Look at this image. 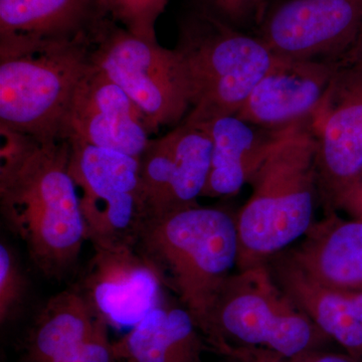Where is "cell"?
<instances>
[{"mask_svg": "<svg viewBox=\"0 0 362 362\" xmlns=\"http://www.w3.org/2000/svg\"><path fill=\"white\" fill-rule=\"evenodd\" d=\"M0 213L45 277L63 279L86 238L68 140L42 142L0 127Z\"/></svg>", "mask_w": 362, "mask_h": 362, "instance_id": "1", "label": "cell"}, {"mask_svg": "<svg viewBox=\"0 0 362 362\" xmlns=\"http://www.w3.org/2000/svg\"><path fill=\"white\" fill-rule=\"evenodd\" d=\"M318 139L311 117L285 126L254 173L250 195L235 216L238 270L265 264L303 238L313 225Z\"/></svg>", "mask_w": 362, "mask_h": 362, "instance_id": "2", "label": "cell"}, {"mask_svg": "<svg viewBox=\"0 0 362 362\" xmlns=\"http://www.w3.org/2000/svg\"><path fill=\"white\" fill-rule=\"evenodd\" d=\"M175 293L199 331L239 258L235 218L223 209L187 207L145 223L135 246Z\"/></svg>", "mask_w": 362, "mask_h": 362, "instance_id": "3", "label": "cell"}, {"mask_svg": "<svg viewBox=\"0 0 362 362\" xmlns=\"http://www.w3.org/2000/svg\"><path fill=\"white\" fill-rule=\"evenodd\" d=\"M94 47L0 42V127L42 142L66 140L74 97L94 66Z\"/></svg>", "mask_w": 362, "mask_h": 362, "instance_id": "4", "label": "cell"}, {"mask_svg": "<svg viewBox=\"0 0 362 362\" xmlns=\"http://www.w3.org/2000/svg\"><path fill=\"white\" fill-rule=\"evenodd\" d=\"M175 49L189 82L192 108L183 120L189 123L237 115L273 59L258 37L197 4L180 21Z\"/></svg>", "mask_w": 362, "mask_h": 362, "instance_id": "5", "label": "cell"}, {"mask_svg": "<svg viewBox=\"0 0 362 362\" xmlns=\"http://www.w3.org/2000/svg\"><path fill=\"white\" fill-rule=\"evenodd\" d=\"M201 332L211 350L256 347L286 356L322 349L330 340L283 291L267 263L230 275Z\"/></svg>", "mask_w": 362, "mask_h": 362, "instance_id": "6", "label": "cell"}, {"mask_svg": "<svg viewBox=\"0 0 362 362\" xmlns=\"http://www.w3.org/2000/svg\"><path fill=\"white\" fill-rule=\"evenodd\" d=\"M70 173L94 247H135L149 209L136 157L70 140Z\"/></svg>", "mask_w": 362, "mask_h": 362, "instance_id": "7", "label": "cell"}, {"mask_svg": "<svg viewBox=\"0 0 362 362\" xmlns=\"http://www.w3.org/2000/svg\"><path fill=\"white\" fill-rule=\"evenodd\" d=\"M93 65L121 88L157 130L180 125L192 108L187 71L175 49L138 37L114 21L99 37Z\"/></svg>", "mask_w": 362, "mask_h": 362, "instance_id": "8", "label": "cell"}, {"mask_svg": "<svg viewBox=\"0 0 362 362\" xmlns=\"http://www.w3.org/2000/svg\"><path fill=\"white\" fill-rule=\"evenodd\" d=\"M318 139L317 188L325 214L362 182V54L338 59L329 87L311 116Z\"/></svg>", "mask_w": 362, "mask_h": 362, "instance_id": "9", "label": "cell"}, {"mask_svg": "<svg viewBox=\"0 0 362 362\" xmlns=\"http://www.w3.org/2000/svg\"><path fill=\"white\" fill-rule=\"evenodd\" d=\"M362 28V0H278L259 16L258 37L275 56L341 59Z\"/></svg>", "mask_w": 362, "mask_h": 362, "instance_id": "10", "label": "cell"}, {"mask_svg": "<svg viewBox=\"0 0 362 362\" xmlns=\"http://www.w3.org/2000/svg\"><path fill=\"white\" fill-rule=\"evenodd\" d=\"M211 150L207 124L182 121L150 140L138 158L149 218L197 204L209 177Z\"/></svg>", "mask_w": 362, "mask_h": 362, "instance_id": "11", "label": "cell"}, {"mask_svg": "<svg viewBox=\"0 0 362 362\" xmlns=\"http://www.w3.org/2000/svg\"><path fill=\"white\" fill-rule=\"evenodd\" d=\"M94 250L77 287L109 326L131 329L165 302L160 275L135 247Z\"/></svg>", "mask_w": 362, "mask_h": 362, "instance_id": "12", "label": "cell"}, {"mask_svg": "<svg viewBox=\"0 0 362 362\" xmlns=\"http://www.w3.org/2000/svg\"><path fill=\"white\" fill-rule=\"evenodd\" d=\"M157 131L134 101L93 66L74 97L66 140L139 158Z\"/></svg>", "mask_w": 362, "mask_h": 362, "instance_id": "13", "label": "cell"}, {"mask_svg": "<svg viewBox=\"0 0 362 362\" xmlns=\"http://www.w3.org/2000/svg\"><path fill=\"white\" fill-rule=\"evenodd\" d=\"M337 62L273 54L268 71L235 116L271 129L309 118L325 96Z\"/></svg>", "mask_w": 362, "mask_h": 362, "instance_id": "14", "label": "cell"}, {"mask_svg": "<svg viewBox=\"0 0 362 362\" xmlns=\"http://www.w3.org/2000/svg\"><path fill=\"white\" fill-rule=\"evenodd\" d=\"M114 21L105 0H0V42L96 45Z\"/></svg>", "mask_w": 362, "mask_h": 362, "instance_id": "15", "label": "cell"}, {"mask_svg": "<svg viewBox=\"0 0 362 362\" xmlns=\"http://www.w3.org/2000/svg\"><path fill=\"white\" fill-rule=\"evenodd\" d=\"M272 275L292 301L330 340L358 361L362 357V291L319 284L281 252L268 262Z\"/></svg>", "mask_w": 362, "mask_h": 362, "instance_id": "16", "label": "cell"}, {"mask_svg": "<svg viewBox=\"0 0 362 362\" xmlns=\"http://www.w3.org/2000/svg\"><path fill=\"white\" fill-rule=\"evenodd\" d=\"M319 284L343 291H362V221L325 214L311 226L303 240L283 251Z\"/></svg>", "mask_w": 362, "mask_h": 362, "instance_id": "17", "label": "cell"}, {"mask_svg": "<svg viewBox=\"0 0 362 362\" xmlns=\"http://www.w3.org/2000/svg\"><path fill=\"white\" fill-rule=\"evenodd\" d=\"M211 133V169L202 197H228L240 192L265 161L283 128H264L226 116L207 124Z\"/></svg>", "mask_w": 362, "mask_h": 362, "instance_id": "18", "label": "cell"}, {"mask_svg": "<svg viewBox=\"0 0 362 362\" xmlns=\"http://www.w3.org/2000/svg\"><path fill=\"white\" fill-rule=\"evenodd\" d=\"M206 349L187 309L166 301L114 341L117 362H202Z\"/></svg>", "mask_w": 362, "mask_h": 362, "instance_id": "19", "label": "cell"}, {"mask_svg": "<svg viewBox=\"0 0 362 362\" xmlns=\"http://www.w3.org/2000/svg\"><path fill=\"white\" fill-rule=\"evenodd\" d=\"M104 319L77 286L52 296L28 327L21 362H52L84 342Z\"/></svg>", "mask_w": 362, "mask_h": 362, "instance_id": "20", "label": "cell"}, {"mask_svg": "<svg viewBox=\"0 0 362 362\" xmlns=\"http://www.w3.org/2000/svg\"><path fill=\"white\" fill-rule=\"evenodd\" d=\"M28 292L25 274L11 247L0 245V324L6 327L16 320L25 306Z\"/></svg>", "mask_w": 362, "mask_h": 362, "instance_id": "21", "label": "cell"}, {"mask_svg": "<svg viewBox=\"0 0 362 362\" xmlns=\"http://www.w3.org/2000/svg\"><path fill=\"white\" fill-rule=\"evenodd\" d=\"M113 20L138 37L157 40L156 25L165 11L160 0H105Z\"/></svg>", "mask_w": 362, "mask_h": 362, "instance_id": "22", "label": "cell"}, {"mask_svg": "<svg viewBox=\"0 0 362 362\" xmlns=\"http://www.w3.org/2000/svg\"><path fill=\"white\" fill-rule=\"evenodd\" d=\"M213 351L226 359L237 362H358L350 356L332 354L323 349L305 352L295 356H286L272 350L256 347H233L220 345Z\"/></svg>", "mask_w": 362, "mask_h": 362, "instance_id": "23", "label": "cell"}, {"mask_svg": "<svg viewBox=\"0 0 362 362\" xmlns=\"http://www.w3.org/2000/svg\"><path fill=\"white\" fill-rule=\"evenodd\" d=\"M52 362H117L114 342L109 338V324L102 321L84 342Z\"/></svg>", "mask_w": 362, "mask_h": 362, "instance_id": "24", "label": "cell"}, {"mask_svg": "<svg viewBox=\"0 0 362 362\" xmlns=\"http://www.w3.org/2000/svg\"><path fill=\"white\" fill-rule=\"evenodd\" d=\"M194 4L235 28L263 11V0H195Z\"/></svg>", "mask_w": 362, "mask_h": 362, "instance_id": "25", "label": "cell"}, {"mask_svg": "<svg viewBox=\"0 0 362 362\" xmlns=\"http://www.w3.org/2000/svg\"><path fill=\"white\" fill-rule=\"evenodd\" d=\"M337 209H342L356 220L362 221V182L345 194Z\"/></svg>", "mask_w": 362, "mask_h": 362, "instance_id": "26", "label": "cell"}, {"mask_svg": "<svg viewBox=\"0 0 362 362\" xmlns=\"http://www.w3.org/2000/svg\"><path fill=\"white\" fill-rule=\"evenodd\" d=\"M346 54H356V56H358V54H362V28L361 33H359L358 37H357L356 42H354V45H352L351 49H350L349 51L346 52Z\"/></svg>", "mask_w": 362, "mask_h": 362, "instance_id": "27", "label": "cell"}, {"mask_svg": "<svg viewBox=\"0 0 362 362\" xmlns=\"http://www.w3.org/2000/svg\"><path fill=\"white\" fill-rule=\"evenodd\" d=\"M160 1L162 2V4H165V6H168L169 0H160Z\"/></svg>", "mask_w": 362, "mask_h": 362, "instance_id": "28", "label": "cell"}, {"mask_svg": "<svg viewBox=\"0 0 362 362\" xmlns=\"http://www.w3.org/2000/svg\"><path fill=\"white\" fill-rule=\"evenodd\" d=\"M228 362H237V361H232V359H228Z\"/></svg>", "mask_w": 362, "mask_h": 362, "instance_id": "29", "label": "cell"}]
</instances>
